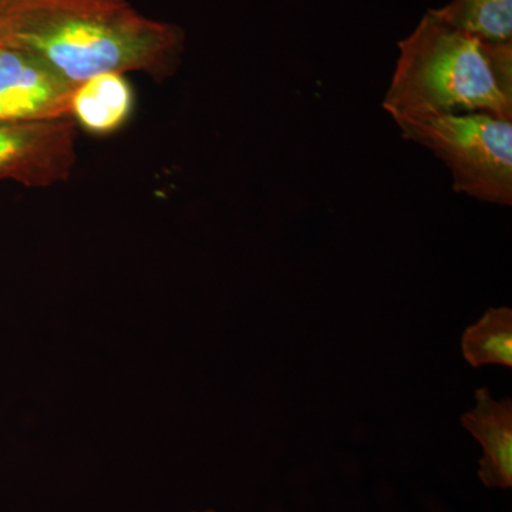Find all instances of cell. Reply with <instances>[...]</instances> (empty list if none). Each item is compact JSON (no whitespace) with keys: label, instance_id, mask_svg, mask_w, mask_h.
Instances as JSON below:
<instances>
[{"label":"cell","instance_id":"6da1fadb","mask_svg":"<svg viewBox=\"0 0 512 512\" xmlns=\"http://www.w3.org/2000/svg\"><path fill=\"white\" fill-rule=\"evenodd\" d=\"M0 40L77 86L104 73L168 79L180 66L185 33L127 0H0Z\"/></svg>","mask_w":512,"mask_h":512},{"label":"cell","instance_id":"7a4b0ae2","mask_svg":"<svg viewBox=\"0 0 512 512\" xmlns=\"http://www.w3.org/2000/svg\"><path fill=\"white\" fill-rule=\"evenodd\" d=\"M383 109L397 120L485 113L512 120V42H487L429 10L399 43Z\"/></svg>","mask_w":512,"mask_h":512},{"label":"cell","instance_id":"3957f363","mask_svg":"<svg viewBox=\"0 0 512 512\" xmlns=\"http://www.w3.org/2000/svg\"><path fill=\"white\" fill-rule=\"evenodd\" d=\"M403 138L429 148L446 163L456 192L512 205V120L468 113L397 120Z\"/></svg>","mask_w":512,"mask_h":512},{"label":"cell","instance_id":"277c9868","mask_svg":"<svg viewBox=\"0 0 512 512\" xmlns=\"http://www.w3.org/2000/svg\"><path fill=\"white\" fill-rule=\"evenodd\" d=\"M77 134L72 120L0 121V181L47 188L69 180L77 163Z\"/></svg>","mask_w":512,"mask_h":512},{"label":"cell","instance_id":"5b68a950","mask_svg":"<svg viewBox=\"0 0 512 512\" xmlns=\"http://www.w3.org/2000/svg\"><path fill=\"white\" fill-rule=\"evenodd\" d=\"M74 87L28 50L0 40V121L70 120Z\"/></svg>","mask_w":512,"mask_h":512},{"label":"cell","instance_id":"8992f818","mask_svg":"<svg viewBox=\"0 0 512 512\" xmlns=\"http://www.w3.org/2000/svg\"><path fill=\"white\" fill-rule=\"evenodd\" d=\"M476 407L461 416V424L483 447L478 477L487 488L512 487V400H495L487 387L476 392Z\"/></svg>","mask_w":512,"mask_h":512},{"label":"cell","instance_id":"52a82bcc","mask_svg":"<svg viewBox=\"0 0 512 512\" xmlns=\"http://www.w3.org/2000/svg\"><path fill=\"white\" fill-rule=\"evenodd\" d=\"M127 74L104 73L74 87L69 119L93 137H110L127 126L136 96Z\"/></svg>","mask_w":512,"mask_h":512},{"label":"cell","instance_id":"ba28073f","mask_svg":"<svg viewBox=\"0 0 512 512\" xmlns=\"http://www.w3.org/2000/svg\"><path fill=\"white\" fill-rule=\"evenodd\" d=\"M434 15L451 28L487 42H512V0H451Z\"/></svg>","mask_w":512,"mask_h":512},{"label":"cell","instance_id":"9c48e42d","mask_svg":"<svg viewBox=\"0 0 512 512\" xmlns=\"http://www.w3.org/2000/svg\"><path fill=\"white\" fill-rule=\"evenodd\" d=\"M464 359L470 366L512 367V309L491 308L483 318L468 326L461 339Z\"/></svg>","mask_w":512,"mask_h":512},{"label":"cell","instance_id":"30bf717a","mask_svg":"<svg viewBox=\"0 0 512 512\" xmlns=\"http://www.w3.org/2000/svg\"><path fill=\"white\" fill-rule=\"evenodd\" d=\"M194 512H215V511L207 510V511H194Z\"/></svg>","mask_w":512,"mask_h":512}]
</instances>
